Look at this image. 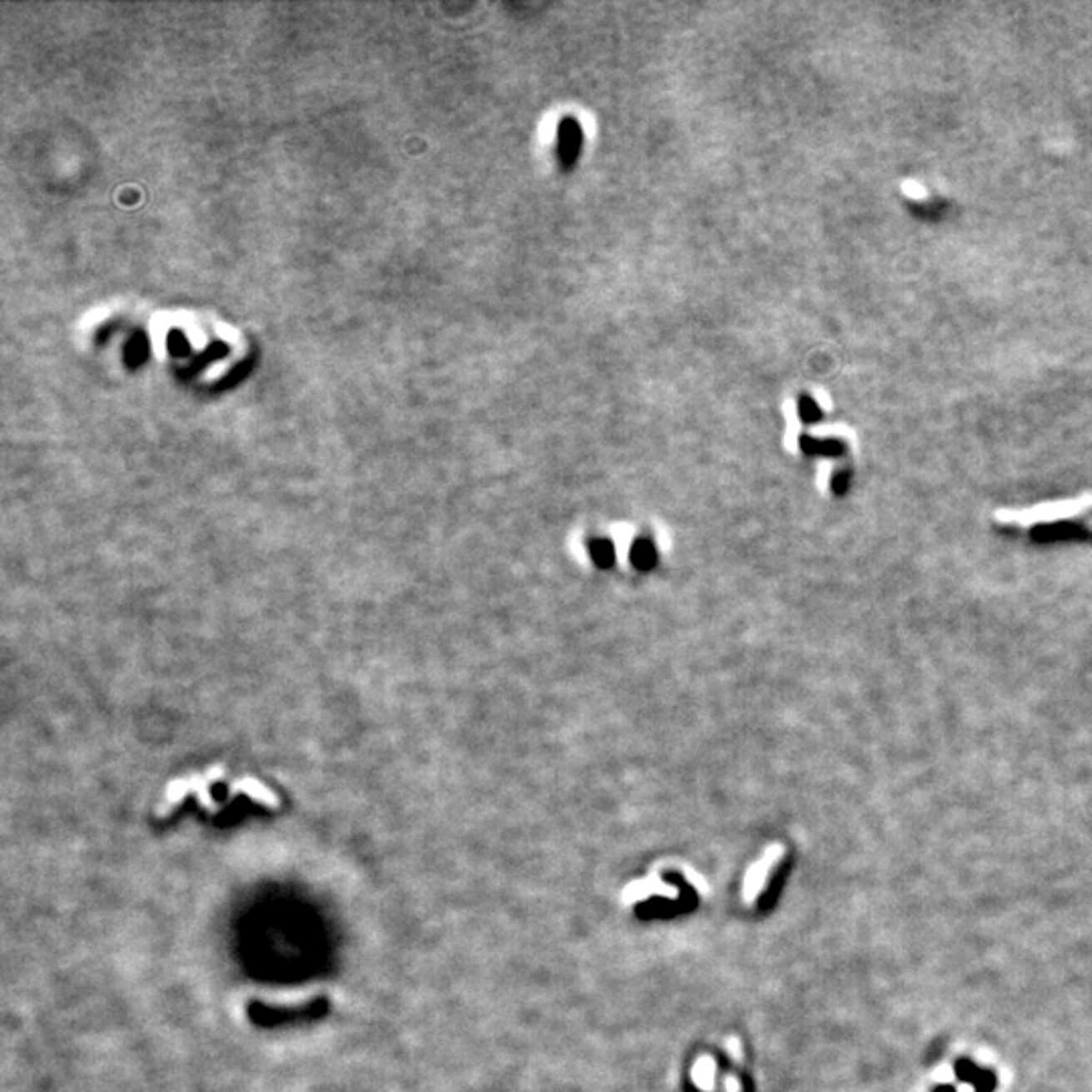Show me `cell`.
Segmentation results:
<instances>
[{
    "label": "cell",
    "mask_w": 1092,
    "mask_h": 1092,
    "mask_svg": "<svg viewBox=\"0 0 1092 1092\" xmlns=\"http://www.w3.org/2000/svg\"><path fill=\"white\" fill-rule=\"evenodd\" d=\"M979 1072H981V1068H979L975 1062L967 1060V1058H961V1060L955 1062V1075H957L959 1080L969 1082V1085L975 1082Z\"/></svg>",
    "instance_id": "cell-8"
},
{
    "label": "cell",
    "mask_w": 1092,
    "mask_h": 1092,
    "mask_svg": "<svg viewBox=\"0 0 1092 1092\" xmlns=\"http://www.w3.org/2000/svg\"><path fill=\"white\" fill-rule=\"evenodd\" d=\"M589 554L593 563L599 568H611L615 563V548L611 540L607 539H591L589 540Z\"/></svg>",
    "instance_id": "cell-6"
},
{
    "label": "cell",
    "mask_w": 1092,
    "mask_h": 1092,
    "mask_svg": "<svg viewBox=\"0 0 1092 1092\" xmlns=\"http://www.w3.org/2000/svg\"><path fill=\"white\" fill-rule=\"evenodd\" d=\"M629 561L638 571H652L658 564V548L649 539H638L629 550Z\"/></svg>",
    "instance_id": "cell-4"
},
{
    "label": "cell",
    "mask_w": 1092,
    "mask_h": 1092,
    "mask_svg": "<svg viewBox=\"0 0 1092 1092\" xmlns=\"http://www.w3.org/2000/svg\"><path fill=\"white\" fill-rule=\"evenodd\" d=\"M231 791H233V793L249 795V797L256 799L257 803L267 805V807H273V809L280 807V797H277V795L273 793L270 787H266V785L259 783V781L251 779V777H247V779H241V781H237V783L231 785Z\"/></svg>",
    "instance_id": "cell-3"
},
{
    "label": "cell",
    "mask_w": 1092,
    "mask_h": 1092,
    "mask_svg": "<svg viewBox=\"0 0 1092 1092\" xmlns=\"http://www.w3.org/2000/svg\"><path fill=\"white\" fill-rule=\"evenodd\" d=\"M557 154H558V162H561V168L564 172L573 171L575 164L578 162V156L583 152V142H585V134H583L581 124H578L577 117L567 116L558 122L557 128Z\"/></svg>",
    "instance_id": "cell-2"
},
{
    "label": "cell",
    "mask_w": 1092,
    "mask_h": 1092,
    "mask_svg": "<svg viewBox=\"0 0 1092 1092\" xmlns=\"http://www.w3.org/2000/svg\"><path fill=\"white\" fill-rule=\"evenodd\" d=\"M935 1092H957V1090H955L953 1086L945 1085V1086H939V1089H935Z\"/></svg>",
    "instance_id": "cell-9"
},
{
    "label": "cell",
    "mask_w": 1092,
    "mask_h": 1092,
    "mask_svg": "<svg viewBox=\"0 0 1092 1092\" xmlns=\"http://www.w3.org/2000/svg\"><path fill=\"white\" fill-rule=\"evenodd\" d=\"M797 409H799V417L803 419V423H817L819 419H821V409H819V405L813 401L812 397H807V395L799 397Z\"/></svg>",
    "instance_id": "cell-7"
},
{
    "label": "cell",
    "mask_w": 1092,
    "mask_h": 1092,
    "mask_svg": "<svg viewBox=\"0 0 1092 1092\" xmlns=\"http://www.w3.org/2000/svg\"><path fill=\"white\" fill-rule=\"evenodd\" d=\"M225 777V767L223 765H215L213 769L206 771L205 775H191L188 779H176L172 781L171 785L166 787V795H164V803L158 805V817H166L168 813L172 812V807H176L178 803H182V799L186 797L188 793H195L199 797V802L202 807H206L209 812H216V805L209 795V785H213L215 781L223 779Z\"/></svg>",
    "instance_id": "cell-1"
},
{
    "label": "cell",
    "mask_w": 1092,
    "mask_h": 1092,
    "mask_svg": "<svg viewBox=\"0 0 1092 1092\" xmlns=\"http://www.w3.org/2000/svg\"><path fill=\"white\" fill-rule=\"evenodd\" d=\"M799 445H802V449L809 455H840L841 451H844V444H841V441L837 439L821 441L809 435H802Z\"/></svg>",
    "instance_id": "cell-5"
}]
</instances>
